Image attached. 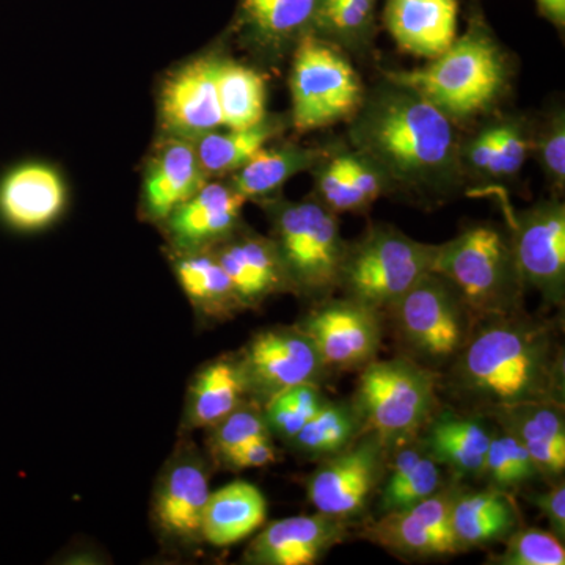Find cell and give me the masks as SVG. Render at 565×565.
<instances>
[{
  "instance_id": "cell-1",
  "label": "cell",
  "mask_w": 565,
  "mask_h": 565,
  "mask_svg": "<svg viewBox=\"0 0 565 565\" xmlns=\"http://www.w3.org/2000/svg\"><path fill=\"white\" fill-rule=\"evenodd\" d=\"M445 371L438 374V392L465 412L490 416L519 404H565L559 333L545 319L523 311L478 319Z\"/></svg>"
},
{
  "instance_id": "cell-2",
  "label": "cell",
  "mask_w": 565,
  "mask_h": 565,
  "mask_svg": "<svg viewBox=\"0 0 565 565\" xmlns=\"http://www.w3.org/2000/svg\"><path fill=\"white\" fill-rule=\"evenodd\" d=\"M352 118L353 147L388 188L440 195L460 180L463 166L455 121L419 93L386 81Z\"/></svg>"
},
{
  "instance_id": "cell-3",
  "label": "cell",
  "mask_w": 565,
  "mask_h": 565,
  "mask_svg": "<svg viewBox=\"0 0 565 565\" xmlns=\"http://www.w3.org/2000/svg\"><path fill=\"white\" fill-rule=\"evenodd\" d=\"M386 81L419 93L452 121L470 120L489 110L500 98L508 79L503 52L475 20L463 35L419 70L388 71Z\"/></svg>"
},
{
  "instance_id": "cell-4",
  "label": "cell",
  "mask_w": 565,
  "mask_h": 565,
  "mask_svg": "<svg viewBox=\"0 0 565 565\" xmlns=\"http://www.w3.org/2000/svg\"><path fill=\"white\" fill-rule=\"evenodd\" d=\"M433 270L456 286L476 321L523 311L526 286L511 233L500 226L473 225L455 239L437 245Z\"/></svg>"
},
{
  "instance_id": "cell-5",
  "label": "cell",
  "mask_w": 565,
  "mask_h": 565,
  "mask_svg": "<svg viewBox=\"0 0 565 565\" xmlns=\"http://www.w3.org/2000/svg\"><path fill=\"white\" fill-rule=\"evenodd\" d=\"M403 355L440 373L462 351L476 318L455 285L427 273L384 313Z\"/></svg>"
},
{
  "instance_id": "cell-6",
  "label": "cell",
  "mask_w": 565,
  "mask_h": 565,
  "mask_svg": "<svg viewBox=\"0 0 565 565\" xmlns=\"http://www.w3.org/2000/svg\"><path fill=\"white\" fill-rule=\"evenodd\" d=\"M273 225L291 292L315 303L332 297L348 248L337 214L319 200L281 202L274 206Z\"/></svg>"
},
{
  "instance_id": "cell-7",
  "label": "cell",
  "mask_w": 565,
  "mask_h": 565,
  "mask_svg": "<svg viewBox=\"0 0 565 565\" xmlns=\"http://www.w3.org/2000/svg\"><path fill=\"white\" fill-rule=\"evenodd\" d=\"M360 371L353 403L366 430L390 452L415 440L437 407L438 373L405 355L375 359Z\"/></svg>"
},
{
  "instance_id": "cell-8",
  "label": "cell",
  "mask_w": 565,
  "mask_h": 565,
  "mask_svg": "<svg viewBox=\"0 0 565 565\" xmlns=\"http://www.w3.org/2000/svg\"><path fill=\"white\" fill-rule=\"evenodd\" d=\"M437 245L412 239L392 225L371 226L348 244L338 289L344 297L385 313L434 266Z\"/></svg>"
},
{
  "instance_id": "cell-9",
  "label": "cell",
  "mask_w": 565,
  "mask_h": 565,
  "mask_svg": "<svg viewBox=\"0 0 565 565\" xmlns=\"http://www.w3.org/2000/svg\"><path fill=\"white\" fill-rule=\"evenodd\" d=\"M289 88L294 128L302 132L349 120L364 99L362 81L340 46L315 32L294 46Z\"/></svg>"
},
{
  "instance_id": "cell-10",
  "label": "cell",
  "mask_w": 565,
  "mask_h": 565,
  "mask_svg": "<svg viewBox=\"0 0 565 565\" xmlns=\"http://www.w3.org/2000/svg\"><path fill=\"white\" fill-rule=\"evenodd\" d=\"M248 399L264 407L278 394L302 384H321L329 370L307 333L294 326L253 334L237 352Z\"/></svg>"
},
{
  "instance_id": "cell-11",
  "label": "cell",
  "mask_w": 565,
  "mask_h": 565,
  "mask_svg": "<svg viewBox=\"0 0 565 565\" xmlns=\"http://www.w3.org/2000/svg\"><path fill=\"white\" fill-rule=\"evenodd\" d=\"M388 456L381 438L366 430L344 451L321 460L308 478V500L322 514L344 522L355 519L384 481Z\"/></svg>"
},
{
  "instance_id": "cell-12",
  "label": "cell",
  "mask_w": 565,
  "mask_h": 565,
  "mask_svg": "<svg viewBox=\"0 0 565 565\" xmlns=\"http://www.w3.org/2000/svg\"><path fill=\"white\" fill-rule=\"evenodd\" d=\"M384 313L343 297L316 302L297 322L318 349L327 370H363L377 359L384 341Z\"/></svg>"
},
{
  "instance_id": "cell-13",
  "label": "cell",
  "mask_w": 565,
  "mask_h": 565,
  "mask_svg": "<svg viewBox=\"0 0 565 565\" xmlns=\"http://www.w3.org/2000/svg\"><path fill=\"white\" fill-rule=\"evenodd\" d=\"M516 264L527 288L550 307L565 300V206L557 200L520 212L512 225Z\"/></svg>"
},
{
  "instance_id": "cell-14",
  "label": "cell",
  "mask_w": 565,
  "mask_h": 565,
  "mask_svg": "<svg viewBox=\"0 0 565 565\" xmlns=\"http://www.w3.org/2000/svg\"><path fill=\"white\" fill-rule=\"evenodd\" d=\"M210 494V470L203 457L192 446L178 449L159 476L152 498V522L167 544H202Z\"/></svg>"
},
{
  "instance_id": "cell-15",
  "label": "cell",
  "mask_w": 565,
  "mask_h": 565,
  "mask_svg": "<svg viewBox=\"0 0 565 565\" xmlns=\"http://www.w3.org/2000/svg\"><path fill=\"white\" fill-rule=\"evenodd\" d=\"M457 486H444L404 511L388 512L362 531L373 544L397 556L440 557L460 553L451 527Z\"/></svg>"
},
{
  "instance_id": "cell-16",
  "label": "cell",
  "mask_w": 565,
  "mask_h": 565,
  "mask_svg": "<svg viewBox=\"0 0 565 565\" xmlns=\"http://www.w3.org/2000/svg\"><path fill=\"white\" fill-rule=\"evenodd\" d=\"M218 62L215 57L196 58L163 85L162 125L178 139L199 140L223 126L217 95Z\"/></svg>"
},
{
  "instance_id": "cell-17",
  "label": "cell",
  "mask_w": 565,
  "mask_h": 565,
  "mask_svg": "<svg viewBox=\"0 0 565 565\" xmlns=\"http://www.w3.org/2000/svg\"><path fill=\"white\" fill-rule=\"evenodd\" d=\"M348 537V522L316 511L269 523L253 539L244 563L311 565Z\"/></svg>"
},
{
  "instance_id": "cell-18",
  "label": "cell",
  "mask_w": 565,
  "mask_h": 565,
  "mask_svg": "<svg viewBox=\"0 0 565 565\" xmlns=\"http://www.w3.org/2000/svg\"><path fill=\"white\" fill-rule=\"evenodd\" d=\"M66 189L50 166L24 162L0 177V222L14 232L46 228L61 215Z\"/></svg>"
},
{
  "instance_id": "cell-19",
  "label": "cell",
  "mask_w": 565,
  "mask_h": 565,
  "mask_svg": "<svg viewBox=\"0 0 565 565\" xmlns=\"http://www.w3.org/2000/svg\"><path fill=\"white\" fill-rule=\"evenodd\" d=\"M211 250L232 280L245 310L259 307L275 294L291 292L273 239L237 228Z\"/></svg>"
},
{
  "instance_id": "cell-20",
  "label": "cell",
  "mask_w": 565,
  "mask_h": 565,
  "mask_svg": "<svg viewBox=\"0 0 565 565\" xmlns=\"http://www.w3.org/2000/svg\"><path fill=\"white\" fill-rule=\"evenodd\" d=\"M493 429L489 416L444 408L434 412L418 437L435 462L457 479H481Z\"/></svg>"
},
{
  "instance_id": "cell-21",
  "label": "cell",
  "mask_w": 565,
  "mask_h": 565,
  "mask_svg": "<svg viewBox=\"0 0 565 565\" xmlns=\"http://www.w3.org/2000/svg\"><path fill=\"white\" fill-rule=\"evenodd\" d=\"M384 22L401 50L434 61L457 39L459 0H386Z\"/></svg>"
},
{
  "instance_id": "cell-22",
  "label": "cell",
  "mask_w": 565,
  "mask_h": 565,
  "mask_svg": "<svg viewBox=\"0 0 565 565\" xmlns=\"http://www.w3.org/2000/svg\"><path fill=\"white\" fill-rule=\"evenodd\" d=\"M519 438L545 481L563 479L565 471L564 404L527 403L501 408L489 416Z\"/></svg>"
},
{
  "instance_id": "cell-23",
  "label": "cell",
  "mask_w": 565,
  "mask_h": 565,
  "mask_svg": "<svg viewBox=\"0 0 565 565\" xmlns=\"http://www.w3.org/2000/svg\"><path fill=\"white\" fill-rule=\"evenodd\" d=\"M245 202L232 185L204 184L167 218L170 233L184 252L214 247L239 228Z\"/></svg>"
},
{
  "instance_id": "cell-24",
  "label": "cell",
  "mask_w": 565,
  "mask_h": 565,
  "mask_svg": "<svg viewBox=\"0 0 565 565\" xmlns=\"http://www.w3.org/2000/svg\"><path fill=\"white\" fill-rule=\"evenodd\" d=\"M519 509L511 493L493 487L482 490L457 487L451 527L460 552L504 542L519 527Z\"/></svg>"
},
{
  "instance_id": "cell-25",
  "label": "cell",
  "mask_w": 565,
  "mask_h": 565,
  "mask_svg": "<svg viewBox=\"0 0 565 565\" xmlns=\"http://www.w3.org/2000/svg\"><path fill=\"white\" fill-rule=\"evenodd\" d=\"M248 401L237 353L218 356L193 375L185 401L188 429H210Z\"/></svg>"
},
{
  "instance_id": "cell-26",
  "label": "cell",
  "mask_w": 565,
  "mask_h": 565,
  "mask_svg": "<svg viewBox=\"0 0 565 565\" xmlns=\"http://www.w3.org/2000/svg\"><path fill=\"white\" fill-rule=\"evenodd\" d=\"M319 0H239L237 28L266 50L296 46L315 32Z\"/></svg>"
},
{
  "instance_id": "cell-27",
  "label": "cell",
  "mask_w": 565,
  "mask_h": 565,
  "mask_svg": "<svg viewBox=\"0 0 565 565\" xmlns=\"http://www.w3.org/2000/svg\"><path fill=\"white\" fill-rule=\"evenodd\" d=\"M204 172L189 140L167 143L145 181V207L154 221H167L204 185Z\"/></svg>"
},
{
  "instance_id": "cell-28",
  "label": "cell",
  "mask_w": 565,
  "mask_h": 565,
  "mask_svg": "<svg viewBox=\"0 0 565 565\" xmlns=\"http://www.w3.org/2000/svg\"><path fill=\"white\" fill-rule=\"evenodd\" d=\"M267 500L247 481H233L211 492L203 514V542L217 548L239 544L266 522Z\"/></svg>"
},
{
  "instance_id": "cell-29",
  "label": "cell",
  "mask_w": 565,
  "mask_h": 565,
  "mask_svg": "<svg viewBox=\"0 0 565 565\" xmlns=\"http://www.w3.org/2000/svg\"><path fill=\"white\" fill-rule=\"evenodd\" d=\"M445 486L441 465L424 448L422 438L394 448L386 463L385 486L379 514L404 511Z\"/></svg>"
},
{
  "instance_id": "cell-30",
  "label": "cell",
  "mask_w": 565,
  "mask_h": 565,
  "mask_svg": "<svg viewBox=\"0 0 565 565\" xmlns=\"http://www.w3.org/2000/svg\"><path fill=\"white\" fill-rule=\"evenodd\" d=\"M182 291L207 321H230L245 310L211 248L182 253L174 266Z\"/></svg>"
},
{
  "instance_id": "cell-31",
  "label": "cell",
  "mask_w": 565,
  "mask_h": 565,
  "mask_svg": "<svg viewBox=\"0 0 565 565\" xmlns=\"http://www.w3.org/2000/svg\"><path fill=\"white\" fill-rule=\"evenodd\" d=\"M323 158L322 150L315 148L285 147L266 148L234 172L232 188L245 200L267 199L280 191L296 174L313 169Z\"/></svg>"
},
{
  "instance_id": "cell-32",
  "label": "cell",
  "mask_w": 565,
  "mask_h": 565,
  "mask_svg": "<svg viewBox=\"0 0 565 565\" xmlns=\"http://www.w3.org/2000/svg\"><path fill=\"white\" fill-rule=\"evenodd\" d=\"M364 433L366 427L353 399H327L318 414L286 445L296 455L322 460L344 451Z\"/></svg>"
},
{
  "instance_id": "cell-33",
  "label": "cell",
  "mask_w": 565,
  "mask_h": 565,
  "mask_svg": "<svg viewBox=\"0 0 565 565\" xmlns=\"http://www.w3.org/2000/svg\"><path fill=\"white\" fill-rule=\"evenodd\" d=\"M217 95L225 128L247 129L266 120V84L255 70L218 62Z\"/></svg>"
},
{
  "instance_id": "cell-34",
  "label": "cell",
  "mask_w": 565,
  "mask_h": 565,
  "mask_svg": "<svg viewBox=\"0 0 565 565\" xmlns=\"http://www.w3.org/2000/svg\"><path fill=\"white\" fill-rule=\"evenodd\" d=\"M278 126L264 120L247 129L204 134L196 140V158L204 174L237 172L277 136Z\"/></svg>"
},
{
  "instance_id": "cell-35",
  "label": "cell",
  "mask_w": 565,
  "mask_h": 565,
  "mask_svg": "<svg viewBox=\"0 0 565 565\" xmlns=\"http://www.w3.org/2000/svg\"><path fill=\"white\" fill-rule=\"evenodd\" d=\"M537 478L541 476L525 446L494 423L482 479L489 482V487L512 494Z\"/></svg>"
},
{
  "instance_id": "cell-36",
  "label": "cell",
  "mask_w": 565,
  "mask_h": 565,
  "mask_svg": "<svg viewBox=\"0 0 565 565\" xmlns=\"http://www.w3.org/2000/svg\"><path fill=\"white\" fill-rule=\"evenodd\" d=\"M377 0H319L315 33L340 44H359L374 29Z\"/></svg>"
},
{
  "instance_id": "cell-37",
  "label": "cell",
  "mask_w": 565,
  "mask_h": 565,
  "mask_svg": "<svg viewBox=\"0 0 565 565\" xmlns=\"http://www.w3.org/2000/svg\"><path fill=\"white\" fill-rule=\"evenodd\" d=\"M329 397L319 384L292 386L275 396L263 407L264 419L270 435L288 444L310 422Z\"/></svg>"
},
{
  "instance_id": "cell-38",
  "label": "cell",
  "mask_w": 565,
  "mask_h": 565,
  "mask_svg": "<svg viewBox=\"0 0 565 565\" xmlns=\"http://www.w3.org/2000/svg\"><path fill=\"white\" fill-rule=\"evenodd\" d=\"M487 564L494 565H564V542L552 531L541 527L516 530L504 541L503 552L492 555Z\"/></svg>"
},
{
  "instance_id": "cell-39",
  "label": "cell",
  "mask_w": 565,
  "mask_h": 565,
  "mask_svg": "<svg viewBox=\"0 0 565 565\" xmlns=\"http://www.w3.org/2000/svg\"><path fill=\"white\" fill-rule=\"evenodd\" d=\"M207 430H210L207 448H210L211 457L215 462L253 438L270 435L266 419H264L263 407L250 399L245 401L236 411L226 415Z\"/></svg>"
},
{
  "instance_id": "cell-40",
  "label": "cell",
  "mask_w": 565,
  "mask_h": 565,
  "mask_svg": "<svg viewBox=\"0 0 565 565\" xmlns=\"http://www.w3.org/2000/svg\"><path fill=\"white\" fill-rule=\"evenodd\" d=\"M531 147L533 143L520 122L504 121L494 125V147L489 177H515L525 166Z\"/></svg>"
},
{
  "instance_id": "cell-41",
  "label": "cell",
  "mask_w": 565,
  "mask_h": 565,
  "mask_svg": "<svg viewBox=\"0 0 565 565\" xmlns=\"http://www.w3.org/2000/svg\"><path fill=\"white\" fill-rule=\"evenodd\" d=\"M316 189H318L319 202L326 204L334 214L340 212H362L366 204L360 199L359 193L352 188L351 182L341 169L337 156L327 159L326 156L316 163Z\"/></svg>"
},
{
  "instance_id": "cell-42",
  "label": "cell",
  "mask_w": 565,
  "mask_h": 565,
  "mask_svg": "<svg viewBox=\"0 0 565 565\" xmlns=\"http://www.w3.org/2000/svg\"><path fill=\"white\" fill-rule=\"evenodd\" d=\"M539 161L546 174V180L556 189H564L565 182V120L563 111L553 115L546 122L541 136L535 141Z\"/></svg>"
},
{
  "instance_id": "cell-43",
  "label": "cell",
  "mask_w": 565,
  "mask_h": 565,
  "mask_svg": "<svg viewBox=\"0 0 565 565\" xmlns=\"http://www.w3.org/2000/svg\"><path fill=\"white\" fill-rule=\"evenodd\" d=\"M341 169L348 178L349 182L355 192L359 193L360 199L367 207L371 206L379 199L388 191V184L382 177L381 172L371 163L360 156L359 152L353 154L337 156Z\"/></svg>"
},
{
  "instance_id": "cell-44",
  "label": "cell",
  "mask_w": 565,
  "mask_h": 565,
  "mask_svg": "<svg viewBox=\"0 0 565 565\" xmlns=\"http://www.w3.org/2000/svg\"><path fill=\"white\" fill-rule=\"evenodd\" d=\"M277 460V449L273 441V435L253 438L239 448L233 449L223 459L218 460L223 468L232 471L263 468Z\"/></svg>"
},
{
  "instance_id": "cell-45",
  "label": "cell",
  "mask_w": 565,
  "mask_h": 565,
  "mask_svg": "<svg viewBox=\"0 0 565 565\" xmlns=\"http://www.w3.org/2000/svg\"><path fill=\"white\" fill-rule=\"evenodd\" d=\"M545 516L550 523V531L556 535L559 541H565V484L564 479L553 482L552 487L545 492L534 493L527 497Z\"/></svg>"
},
{
  "instance_id": "cell-46",
  "label": "cell",
  "mask_w": 565,
  "mask_h": 565,
  "mask_svg": "<svg viewBox=\"0 0 565 565\" xmlns=\"http://www.w3.org/2000/svg\"><path fill=\"white\" fill-rule=\"evenodd\" d=\"M494 147V125L476 134L465 145H460V159L463 167H470L475 173L489 177Z\"/></svg>"
},
{
  "instance_id": "cell-47",
  "label": "cell",
  "mask_w": 565,
  "mask_h": 565,
  "mask_svg": "<svg viewBox=\"0 0 565 565\" xmlns=\"http://www.w3.org/2000/svg\"><path fill=\"white\" fill-rule=\"evenodd\" d=\"M537 9L545 20L552 22L557 29L565 25V0H535Z\"/></svg>"
}]
</instances>
